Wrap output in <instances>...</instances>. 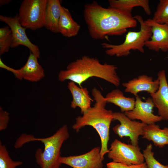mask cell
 Returning <instances> with one entry per match:
<instances>
[{
  "mask_svg": "<svg viewBox=\"0 0 168 168\" xmlns=\"http://www.w3.org/2000/svg\"><path fill=\"white\" fill-rule=\"evenodd\" d=\"M83 17L90 36L95 40L108 39V36H120L130 28L136 27L137 21L132 14L109 7L96 1L85 5Z\"/></svg>",
  "mask_w": 168,
  "mask_h": 168,
  "instance_id": "obj_1",
  "label": "cell"
},
{
  "mask_svg": "<svg viewBox=\"0 0 168 168\" xmlns=\"http://www.w3.org/2000/svg\"><path fill=\"white\" fill-rule=\"evenodd\" d=\"M117 69L115 65L102 63L96 58L84 55L69 63L66 70L60 71L58 77L61 82L69 80L81 87L83 83L93 77L102 79L118 86L120 80Z\"/></svg>",
  "mask_w": 168,
  "mask_h": 168,
  "instance_id": "obj_2",
  "label": "cell"
},
{
  "mask_svg": "<svg viewBox=\"0 0 168 168\" xmlns=\"http://www.w3.org/2000/svg\"><path fill=\"white\" fill-rule=\"evenodd\" d=\"M95 103L82 114L76 118L72 128L78 132L83 127L90 126L96 129L100 138L101 143L100 154L104 156L109 152L108 144L110 139V128L113 119V112L105 108L107 102L100 91L96 88L92 90Z\"/></svg>",
  "mask_w": 168,
  "mask_h": 168,
  "instance_id": "obj_3",
  "label": "cell"
},
{
  "mask_svg": "<svg viewBox=\"0 0 168 168\" xmlns=\"http://www.w3.org/2000/svg\"><path fill=\"white\" fill-rule=\"evenodd\" d=\"M69 137L67 124L60 128L52 135L45 138H36L31 135L21 134L17 139L14 147L19 148L25 143L35 141H40L44 145L43 151L38 149L35 154L36 162L41 168H59L60 150L63 142Z\"/></svg>",
  "mask_w": 168,
  "mask_h": 168,
  "instance_id": "obj_4",
  "label": "cell"
},
{
  "mask_svg": "<svg viewBox=\"0 0 168 168\" xmlns=\"http://www.w3.org/2000/svg\"><path fill=\"white\" fill-rule=\"evenodd\" d=\"M134 17L140 24V30L128 32L124 40L121 44L116 45L102 43V46L106 49L105 52L107 55L117 57L125 56L130 54L131 50H137L142 53H144V47L152 35L151 27L144 22L141 16L137 15Z\"/></svg>",
  "mask_w": 168,
  "mask_h": 168,
  "instance_id": "obj_5",
  "label": "cell"
},
{
  "mask_svg": "<svg viewBox=\"0 0 168 168\" xmlns=\"http://www.w3.org/2000/svg\"><path fill=\"white\" fill-rule=\"evenodd\" d=\"M48 0H24L21 3L18 14L23 27L35 30L44 27Z\"/></svg>",
  "mask_w": 168,
  "mask_h": 168,
  "instance_id": "obj_6",
  "label": "cell"
},
{
  "mask_svg": "<svg viewBox=\"0 0 168 168\" xmlns=\"http://www.w3.org/2000/svg\"><path fill=\"white\" fill-rule=\"evenodd\" d=\"M107 153L113 161L128 166L141 164L145 160L138 145L127 144L117 139L111 143Z\"/></svg>",
  "mask_w": 168,
  "mask_h": 168,
  "instance_id": "obj_7",
  "label": "cell"
},
{
  "mask_svg": "<svg viewBox=\"0 0 168 168\" xmlns=\"http://www.w3.org/2000/svg\"><path fill=\"white\" fill-rule=\"evenodd\" d=\"M113 119L120 123L113 128L114 133L120 138L129 137L132 144L138 146V137L142 135L143 128L147 124L132 121L122 112H113Z\"/></svg>",
  "mask_w": 168,
  "mask_h": 168,
  "instance_id": "obj_8",
  "label": "cell"
},
{
  "mask_svg": "<svg viewBox=\"0 0 168 168\" xmlns=\"http://www.w3.org/2000/svg\"><path fill=\"white\" fill-rule=\"evenodd\" d=\"M0 21L7 25L12 33V41L11 48H16L20 45H24L30 52L39 58L40 52L39 48L32 43L28 38L26 33V28L21 25L18 14L14 17L0 16Z\"/></svg>",
  "mask_w": 168,
  "mask_h": 168,
  "instance_id": "obj_9",
  "label": "cell"
},
{
  "mask_svg": "<svg viewBox=\"0 0 168 168\" xmlns=\"http://www.w3.org/2000/svg\"><path fill=\"white\" fill-rule=\"evenodd\" d=\"M100 147H96L79 155L61 156L60 161L72 168H103L104 158L100 154Z\"/></svg>",
  "mask_w": 168,
  "mask_h": 168,
  "instance_id": "obj_10",
  "label": "cell"
},
{
  "mask_svg": "<svg viewBox=\"0 0 168 168\" xmlns=\"http://www.w3.org/2000/svg\"><path fill=\"white\" fill-rule=\"evenodd\" d=\"M155 105L151 98H147L143 101L138 96H136L134 107L131 110L124 113L131 120L138 119L147 124H154L162 120V118L154 114L153 109Z\"/></svg>",
  "mask_w": 168,
  "mask_h": 168,
  "instance_id": "obj_11",
  "label": "cell"
},
{
  "mask_svg": "<svg viewBox=\"0 0 168 168\" xmlns=\"http://www.w3.org/2000/svg\"><path fill=\"white\" fill-rule=\"evenodd\" d=\"M144 22L151 26L152 35L145 46L149 49L159 52L168 51V25L161 24L148 18Z\"/></svg>",
  "mask_w": 168,
  "mask_h": 168,
  "instance_id": "obj_12",
  "label": "cell"
},
{
  "mask_svg": "<svg viewBox=\"0 0 168 168\" xmlns=\"http://www.w3.org/2000/svg\"><path fill=\"white\" fill-rule=\"evenodd\" d=\"M159 85L156 91L151 94L155 106L158 110L159 116L163 119L168 120V84L164 69L158 73Z\"/></svg>",
  "mask_w": 168,
  "mask_h": 168,
  "instance_id": "obj_13",
  "label": "cell"
},
{
  "mask_svg": "<svg viewBox=\"0 0 168 168\" xmlns=\"http://www.w3.org/2000/svg\"><path fill=\"white\" fill-rule=\"evenodd\" d=\"M122 85L125 88V92L130 93L136 96L141 91H146L150 95L155 93L159 88V81L158 78L153 81L152 77L143 74Z\"/></svg>",
  "mask_w": 168,
  "mask_h": 168,
  "instance_id": "obj_14",
  "label": "cell"
},
{
  "mask_svg": "<svg viewBox=\"0 0 168 168\" xmlns=\"http://www.w3.org/2000/svg\"><path fill=\"white\" fill-rule=\"evenodd\" d=\"M38 58L31 52L25 64L17 69L18 79L38 82L45 76L44 70L38 62Z\"/></svg>",
  "mask_w": 168,
  "mask_h": 168,
  "instance_id": "obj_15",
  "label": "cell"
},
{
  "mask_svg": "<svg viewBox=\"0 0 168 168\" xmlns=\"http://www.w3.org/2000/svg\"><path fill=\"white\" fill-rule=\"evenodd\" d=\"M67 87L72 97L70 105L71 107L73 109L79 107L82 114L91 107V102L93 101L87 88L78 86L72 81L68 82Z\"/></svg>",
  "mask_w": 168,
  "mask_h": 168,
  "instance_id": "obj_16",
  "label": "cell"
},
{
  "mask_svg": "<svg viewBox=\"0 0 168 168\" xmlns=\"http://www.w3.org/2000/svg\"><path fill=\"white\" fill-rule=\"evenodd\" d=\"M80 29V25L73 20L68 9L62 6L58 33L64 37L71 38L77 35Z\"/></svg>",
  "mask_w": 168,
  "mask_h": 168,
  "instance_id": "obj_17",
  "label": "cell"
},
{
  "mask_svg": "<svg viewBox=\"0 0 168 168\" xmlns=\"http://www.w3.org/2000/svg\"><path fill=\"white\" fill-rule=\"evenodd\" d=\"M62 6L59 0H47L44 27L54 33H58V24Z\"/></svg>",
  "mask_w": 168,
  "mask_h": 168,
  "instance_id": "obj_18",
  "label": "cell"
},
{
  "mask_svg": "<svg viewBox=\"0 0 168 168\" xmlns=\"http://www.w3.org/2000/svg\"><path fill=\"white\" fill-rule=\"evenodd\" d=\"M142 138L152 142L154 145L160 148L168 145V127L160 128L154 124L146 125L144 128Z\"/></svg>",
  "mask_w": 168,
  "mask_h": 168,
  "instance_id": "obj_19",
  "label": "cell"
},
{
  "mask_svg": "<svg viewBox=\"0 0 168 168\" xmlns=\"http://www.w3.org/2000/svg\"><path fill=\"white\" fill-rule=\"evenodd\" d=\"M109 7L132 14L133 8L140 7L147 15L151 14V10L148 0H109Z\"/></svg>",
  "mask_w": 168,
  "mask_h": 168,
  "instance_id": "obj_20",
  "label": "cell"
},
{
  "mask_svg": "<svg viewBox=\"0 0 168 168\" xmlns=\"http://www.w3.org/2000/svg\"><path fill=\"white\" fill-rule=\"evenodd\" d=\"M105 98L107 103H112L119 107L122 113L133 110L135 106V99L133 97H125L119 89H114L107 94Z\"/></svg>",
  "mask_w": 168,
  "mask_h": 168,
  "instance_id": "obj_21",
  "label": "cell"
},
{
  "mask_svg": "<svg viewBox=\"0 0 168 168\" xmlns=\"http://www.w3.org/2000/svg\"><path fill=\"white\" fill-rule=\"evenodd\" d=\"M155 22L168 25V0H160L152 19Z\"/></svg>",
  "mask_w": 168,
  "mask_h": 168,
  "instance_id": "obj_22",
  "label": "cell"
},
{
  "mask_svg": "<svg viewBox=\"0 0 168 168\" xmlns=\"http://www.w3.org/2000/svg\"><path fill=\"white\" fill-rule=\"evenodd\" d=\"M23 164L21 161L13 160L5 145L0 142V168H16Z\"/></svg>",
  "mask_w": 168,
  "mask_h": 168,
  "instance_id": "obj_23",
  "label": "cell"
},
{
  "mask_svg": "<svg viewBox=\"0 0 168 168\" xmlns=\"http://www.w3.org/2000/svg\"><path fill=\"white\" fill-rule=\"evenodd\" d=\"M12 41L11 30L8 26L0 28V54L8 52Z\"/></svg>",
  "mask_w": 168,
  "mask_h": 168,
  "instance_id": "obj_24",
  "label": "cell"
},
{
  "mask_svg": "<svg viewBox=\"0 0 168 168\" xmlns=\"http://www.w3.org/2000/svg\"><path fill=\"white\" fill-rule=\"evenodd\" d=\"M152 146L151 144L147 145L143 150V155L147 168H168V165H164L158 161L154 157L152 151Z\"/></svg>",
  "mask_w": 168,
  "mask_h": 168,
  "instance_id": "obj_25",
  "label": "cell"
},
{
  "mask_svg": "<svg viewBox=\"0 0 168 168\" xmlns=\"http://www.w3.org/2000/svg\"><path fill=\"white\" fill-rule=\"evenodd\" d=\"M9 114L0 107V131L5 129L8 126L9 120Z\"/></svg>",
  "mask_w": 168,
  "mask_h": 168,
  "instance_id": "obj_26",
  "label": "cell"
},
{
  "mask_svg": "<svg viewBox=\"0 0 168 168\" xmlns=\"http://www.w3.org/2000/svg\"><path fill=\"white\" fill-rule=\"evenodd\" d=\"M132 165L128 166L114 161L108 163L106 164L107 168H130Z\"/></svg>",
  "mask_w": 168,
  "mask_h": 168,
  "instance_id": "obj_27",
  "label": "cell"
},
{
  "mask_svg": "<svg viewBox=\"0 0 168 168\" xmlns=\"http://www.w3.org/2000/svg\"><path fill=\"white\" fill-rule=\"evenodd\" d=\"M0 67L12 72L17 78L18 74L17 69H14L6 65L3 62L1 58H0Z\"/></svg>",
  "mask_w": 168,
  "mask_h": 168,
  "instance_id": "obj_28",
  "label": "cell"
},
{
  "mask_svg": "<svg viewBox=\"0 0 168 168\" xmlns=\"http://www.w3.org/2000/svg\"><path fill=\"white\" fill-rule=\"evenodd\" d=\"M130 168H147L146 162H143L140 164L133 165Z\"/></svg>",
  "mask_w": 168,
  "mask_h": 168,
  "instance_id": "obj_29",
  "label": "cell"
},
{
  "mask_svg": "<svg viewBox=\"0 0 168 168\" xmlns=\"http://www.w3.org/2000/svg\"><path fill=\"white\" fill-rule=\"evenodd\" d=\"M11 0H1L0 1V5L2 6L7 4L11 2Z\"/></svg>",
  "mask_w": 168,
  "mask_h": 168,
  "instance_id": "obj_30",
  "label": "cell"
}]
</instances>
